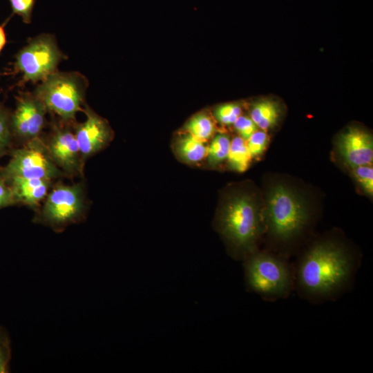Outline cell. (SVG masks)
Masks as SVG:
<instances>
[{
  "label": "cell",
  "instance_id": "cell-1",
  "mask_svg": "<svg viewBox=\"0 0 373 373\" xmlns=\"http://www.w3.org/2000/svg\"><path fill=\"white\" fill-rule=\"evenodd\" d=\"M356 265L352 254L342 243L319 241L301 257L294 271V281L305 298L332 300L347 289Z\"/></svg>",
  "mask_w": 373,
  "mask_h": 373
},
{
  "label": "cell",
  "instance_id": "cell-2",
  "mask_svg": "<svg viewBox=\"0 0 373 373\" xmlns=\"http://www.w3.org/2000/svg\"><path fill=\"white\" fill-rule=\"evenodd\" d=\"M216 226L237 260H245L258 251V242L266 231L264 211L255 196L245 191L234 192L224 198Z\"/></svg>",
  "mask_w": 373,
  "mask_h": 373
},
{
  "label": "cell",
  "instance_id": "cell-3",
  "mask_svg": "<svg viewBox=\"0 0 373 373\" xmlns=\"http://www.w3.org/2000/svg\"><path fill=\"white\" fill-rule=\"evenodd\" d=\"M264 217L266 231L282 243L298 236L309 220L303 200L283 184H276L269 189Z\"/></svg>",
  "mask_w": 373,
  "mask_h": 373
},
{
  "label": "cell",
  "instance_id": "cell-4",
  "mask_svg": "<svg viewBox=\"0 0 373 373\" xmlns=\"http://www.w3.org/2000/svg\"><path fill=\"white\" fill-rule=\"evenodd\" d=\"M247 287L265 300L287 298L294 283V273L282 257L265 251L253 253L245 260Z\"/></svg>",
  "mask_w": 373,
  "mask_h": 373
},
{
  "label": "cell",
  "instance_id": "cell-5",
  "mask_svg": "<svg viewBox=\"0 0 373 373\" xmlns=\"http://www.w3.org/2000/svg\"><path fill=\"white\" fill-rule=\"evenodd\" d=\"M35 94L44 102L47 110L62 119H74L82 110L84 86L75 74L55 72L43 80Z\"/></svg>",
  "mask_w": 373,
  "mask_h": 373
},
{
  "label": "cell",
  "instance_id": "cell-6",
  "mask_svg": "<svg viewBox=\"0 0 373 373\" xmlns=\"http://www.w3.org/2000/svg\"><path fill=\"white\" fill-rule=\"evenodd\" d=\"M85 209L84 192L80 184H58L48 193L35 221L60 231L79 221Z\"/></svg>",
  "mask_w": 373,
  "mask_h": 373
},
{
  "label": "cell",
  "instance_id": "cell-7",
  "mask_svg": "<svg viewBox=\"0 0 373 373\" xmlns=\"http://www.w3.org/2000/svg\"><path fill=\"white\" fill-rule=\"evenodd\" d=\"M62 175L52 161L46 144L39 137L26 142L12 153L8 164L2 170L3 180L15 178H39L52 180Z\"/></svg>",
  "mask_w": 373,
  "mask_h": 373
},
{
  "label": "cell",
  "instance_id": "cell-8",
  "mask_svg": "<svg viewBox=\"0 0 373 373\" xmlns=\"http://www.w3.org/2000/svg\"><path fill=\"white\" fill-rule=\"evenodd\" d=\"M62 58L54 37L42 35L32 39L18 52L15 66L24 82H36L56 72Z\"/></svg>",
  "mask_w": 373,
  "mask_h": 373
},
{
  "label": "cell",
  "instance_id": "cell-9",
  "mask_svg": "<svg viewBox=\"0 0 373 373\" xmlns=\"http://www.w3.org/2000/svg\"><path fill=\"white\" fill-rule=\"evenodd\" d=\"M46 111L45 104L35 94L20 97L10 119L12 131L26 142L39 137Z\"/></svg>",
  "mask_w": 373,
  "mask_h": 373
},
{
  "label": "cell",
  "instance_id": "cell-10",
  "mask_svg": "<svg viewBox=\"0 0 373 373\" xmlns=\"http://www.w3.org/2000/svg\"><path fill=\"white\" fill-rule=\"evenodd\" d=\"M86 120L75 129L82 163L86 159L99 152L108 145L113 137L109 125L89 107L85 108Z\"/></svg>",
  "mask_w": 373,
  "mask_h": 373
},
{
  "label": "cell",
  "instance_id": "cell-11",
  "mask_svg": "<svg viewBox=\"0 0 373 373\" xmlns=\"http://www.w3.org/2000/svg\"><path fill=\"white\" fill-rule=\"evenodd\" d=\"M46 146L52 161L59 169L71 175L82 171L84 164L79 145L75 133L69 128H56Z\"/></svg>",
  "mask_w": 373,
  "mask_h": 373
},
{
  "label": "cell",
  "instance_id": "cell-12",
  "mask_svg": "<svg viewBox=\"0 0 373 373\" xmlns=\"http://www.w3.org/2000/svg\"><path fill=\"white\" fill-rule=\"evenodd\" d=\"M337 149L351 168L372 164V137L359 128L350 127L342 133L337 141Z\"/></svg>",
  "mask_w": 373,
  "mask_h": 373
},
{
  "label": "cell",
  "instance_id": "cell-13",
  "mask_svg": "<svg viewBox=\"0 0 373 373\" xmlns=\"http://www.w3.org/2000/svg\"><path fill=\"white\" fill-rule=\"evenodd\" d=\"M6 182H8L17 203L36 206L47 196L51 180L15 178Z\"/></svg>",
  "mask_w": 373,
  "mask_h": 373
},
{
  "label": "cell",
  "instance_id": "cell-14",
  "mask_svg": "<svg viewBox=\"0 0 373 373\" xmlns=\"http://www.w3.org/2000/svg\"><path fill=\"white\" fill-rule=\"evenodd\" d=\"M173 147L178 158L187 164H196L204 160L208 149L204 142L187 132L176 137Z\"/></svg>",
  "mask_w": 373,
  "mask_h": 373
},
{
  "label": "cell",
  "instance_id": "cell-15",
  "mask_svg": "<svg viewBox=\"0 0 373 373\" xmlns=\"http://www.w3.org/2000/svg\"><path fill=\"white\" fill-rule=\"evenodd\" d=\"M280 108L271 99H265L253 104L250 117L260 130L267 131L273 127L279 119Z\"/></svg>",
  "mask_w": 373,
  "mask_h": 373
},
{
  "label": "cell",
  "instance_id": "cell-16",
  "mask_svg": "<svg viewBox=\"0 0 373 373\" xmlns=\"http://www.w3.org/2000/svg\"><path fill=\"white\" fill-rule=\"evenodd\" d=\"M251 159L246 141L240 136L235 137L231 142L227 158L230 169L244 172L249 168Z\"/></svg>",
  "mask_w": 373,
  "mask_h": 373
},
{
  "label": "cell",
  "instance_id": "cell-17",
  "mask_svg": "<svg viewBox=\"0 0 373 373\" xmlns=\"http://www.w3.org/2000/svg\"><path fill=\"white\" fill-rule=\"evenodd\" d=\"M184 129L185 132L205 142L214 135L216 126L211 117L202 112L193 115L186 122Z\"/></svg>",
  "mask_w": 373,
  "mask_h": 373
},
{
  "label": "cell",
  "instance_id": "cell-18",
  "mask_svg": "<svg viewBox=\"0 0 373 373\" xmlns=\"http://www.w3.org/2000/svg\"><path fill=\"white\" fill-rule=\"evenodd\" d=\"M231 141L224 133H218L211 140L208 146L207 159V164L216 167L227 160Z\"/></svg>",
  "mask_w": 373,
  "mask_h": 373
},
{
  "label": "cell",
  "instance_id": "cell-19",
  "mask_svg": "<svg viewBox=\"0 0 373 373\" xmlns=\"http://www.w3.org/2000/svg\"><path fill=\"white\" fill-rule=\"evenodd\" d=\"M241 106L236 103H227L220 105L215 110V117L222 124H233L241 115Z\"/></svg>",
  "mask_w": 373,
  "mask_h": 373
},
{
  "label": "cell",
  "instance_id": "cell-20",
  "mask_svg": "<svg viewBox=\"0 0 373 373\" xmlns=\"http://www.w3.org/2000/svg\"><path fill=\"white\" fill-rule=\"evenodd\" d=\"M356 180L369 195L373 193V168L372 165H361L352 167Z\"/></svg>",
  "mask_w": 373,
  "mask_h": 373
},
{
  "label": "cell",
  "instance_id": "cell-21",
  "mask_svg": "<svg viewBox=\"0 0 373 373\" xmlns=\"http://www.w3.org/2000/svg\"><path fill=\"white\" fill-rule=\"evenodd\" d=\"M251 158L262 154L268 143V135L265 131L256 130L246 142Z\"/></svg>",
  "mask_w": 373,
  "mask_h": 373
},
{
  "label": "cell",
  "instance_id": "cell-22",
  "mask_svg": "<svg viewBox=\"0 0 373 373\" xmlns=\"http://www.w3.org/2000/svg\"><path fill=\"white\" fill-rule=\"evenodd\" d=\"M36 0H10L13 14L19 15L23 22L30 23Z\"/></svg>",
  "mask_w": 373,
  "mask_h": 373
},
{
  "label": "cell",
  "instance_id": "cell-23",
  "mask_svg": "<svg viewBox=\"0 0 373 373\" xmlns=\"http://www.w3.org/2000/svg\"><path fill=\"white\" fill-rule=\"evenodd\" d=\"M10 119L7 113L0 107V154L9 146L11 137Z\"/></svg>",
  "mask_w": 373,
  "mask_h": 373
},
{
  "label": "cell",
  "instance_id": "cell-24",
  "mask_svg": "<svg viewBox=\"0 0 373 373\" xmlns=\"http://www.w3.org/2000/svg\"><path fill=\"white\" fill-rule=\"evenodd\" d=\"M233 126L239 136L246 142L258 128L250 117L245 115H240L234 122Z\"/></svg>",
  "mask_w": 373,
  "mask_h": 373
},
{
  "label": "cell",
  "instance_id": "cell-25",
  "mask_svg": "<svg viewBox=\"0 0 373 373\" xmlns=\"http://www.w3.org/2000/svg\"><path fill=\"white\" fill-rule=\"evenodd\" d=\"M13 193L6 182L0 179V208L15 204Z\"/></svg>",
  "mask_w": 373,
  "mask_h": 373
},
{
  "label": "cell",
  "instance_id": "cell-26",
  "mask_svg": "<svg viewBox=\"0 0 373 373\" xmlns=\"http://www.w3.org/2000/svg\"><path fill=\"white\" fill-rule=\"evenodd\" d=\"M9 349L4 340L0 341V373L8 370L9 361Z\"/></svg>",
  "mask_w": 373,
  "mask_h": 373
},
{
  "label": "cell",
  "instance_id": "cell-27",
  "mask_svg": "<svg viewBox=\"0 0 373 373\" xmlns=\"http://www.w3.org/2000/svg\"><path fill=\"white\" fill-rule=\"evenodd\" d=\"M6 43V34L2 26H0V52Z\"/></svg>",
  "mask_w": 373,
  "mask_h": 373
},
{
  "label": "cell",
  "instance_id": "cell-28",
  "mask_svg": "<svg viewBox=\"0 0 373 373\" xmlns=\"http://www.w3.org/2000/svg\"><path fill=\"white\" fill-rule=\"evenodd\" d=\"M2 340H4V339H3V336L2 335V333H1V332L0 330V341H2Z\"/></svg>",
  "mask_w": 373,
  "mask_h": 373
}]
</instances>
